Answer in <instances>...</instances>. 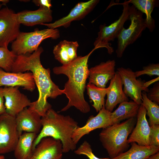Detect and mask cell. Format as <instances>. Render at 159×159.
I'll list each match as a JSON object with an SVG mask.
<instances>
[{
  "label": "cell",
  "mask_w": 159,
  "mask_h": 159,
  "mask_svg": "<svg viewBox=\"0 0 159 159\" xmlns=\"http://www.w3.org/2000/svg\"><path fill=\"white\" fill-rule=\"evenodd\" d=\"M42 47L30 54L17 55L12 65L11 72L23 73L30 71L33 74L39 96L38 100L31 102L29 106L41 117L45 115L51 105L47 101L48 97L55 99L64 94L52 80L49 68H45L41 63L40 57L43 52Z\"/></svg>",
  "instance_id": "cell-1"
},
{
  "label": "cell",
  "mask_w": 159,
  "mask_h": 159,
  "mask_svg": "<svg viewBox=\"0 0 159 159\" xmlns=\"http://www.w3.org/2000/svg\"><path fill=\"white\" fill-rule=\"evenodd\" d=\"M96 49L94 48L85 56L77 57L67 64L53 68L55 74H64L68 78L63 90L64 94L66 95L69 101L59 112L66 111L72 106L84 113L90 111V107L85 99L84 92L89 74L88 60L90 54Z\"/></svg>",
  "instance_id": "cell-2"
},
{
  "label": "cell",
  "mask_w": 159,
  "mask_h": 159,
  "mask_svg": "<svg viewBox=\"0 0 159 159\" xmlns=\"http://www.w3.org/2000/svg\"><path fill=\"white\" fill-rule=\"evenodd\" d=\"M41 124L42 129L33 142V151L41 139L48 137L61 141L64 153L76 149L72 137L78 123L70 116L59 114L51 108L41 117Z\"/></svg>",
  "instance_id": "cell-3"
},
{
  "label": "cell",
  "mask_w": 159,
  "mask_h": 159,
  "mask_svg": "<svg viewBox=\"0 0 159 159\" xmlns=\"http://www.w3.org/2000/svg\"><path fill=\"white\" fill-rule=\"evenodd\" d=\"M136 117L112 125L103 129L99 134L100 140L110 159L126 151L129 147L128 137L134 128Z\"/></svg>",
  "instance_id": "cell-4"
},
{
  "label": "cell",
  "mask_w": 159,
  "mask_h": 159,
  "mask_svg": "<svg viewBox=\"0 0 159 159\" xmlns=\"http://www.w3.org/2000/svg\"><path fill=\"white\" fill-rule=\"evenodd\" d=\"M60 36L59 31L57 29H36L31 32H20L12 42L11 51L17 56L32 54L37 49L44 40L49 38L56 39Z\"/></svg>",
  "instance_id": "cell-5"
},
{
  "label": "cell",
  "mask_w": 159,
  "mask_h": 159,
  "mask_svg": "<svg viewBox=\"0 0 159 159\" xmlns=\"http://www.w3.org/2000/svg\"><path fill=\"white\" fill-rule=\"evenodd\" d=\"M130 24L127 29L122 28L117 38L116 53L119 58L122 57L126 48L139 38L147 28L142 13L133 5L130 6Z\"/></svg>",
  "instance_id": "cell-6"
},
{
  "label": "cell",
  "mask_w": 159,
  "mask_h": 159,
  "mask_svg": "<svg viewBox=\"0 0 159 159\" xmlns=\"http://www.w3.org/2000/svg\"><path fill=\"white\" fill-rule=\"evenodd\" d=\"M129 4L128 1L126 0L122 4L123 6L122 12L117 20L108 26L105 24L100 25L97 37L94 43L95 48H105L110 54L114 52L113 48L110 42L114 41L117 38L124 27L125 23L129 19L130 6Z\"/></svg>",
  "instance_id": "cell-7"
},
{
  "label": "cell",
  "mask_w": 159,
  "mask_h": 159,
  "mask_svg": "<svg viewBox=\"0 0 159 159\" xmlns=\"http://www.w3.org/2000/svg\"><path fill=\"white\" fill-rule=\"evenodd\" d=\"M19 135L15 117L6 113L0 115V155L14 151Z\"/></svg>",
  "instance_id": "cell-8"
},
{
  "label": "cell",
  "mask_w": 159,
  "mask_h": 159,
  "mask_svg": "<svg viewBox=\"0 0 159 159\" xmlns=\"http://www.w3.org/2000/svg\"><path fill=\"white\" fill-rule=\"evenodd\" d=\"M20 26L13 11L7 7L0 9V47L8 48L16 39L20 32Z\"/></svg>",
  "instance_id": "cell-9"
},
{
  "label": "cell",
  "mask_w": 159,
  "mask_h": 159,
  "mask_svg": "<svg viewBox=\"0 0 159 159\" xmlns=\"http://www.w3.org/2000/svg\"><path fill=\"white\" fill-rule=\"evenodd\" d=\"M117 71L121 78L124 85L123 91L126 96L136 103L141 104L142 92H148L149 90L144 86L145 82L140 78L137 79L135 72L129 68L120 67Z\"/></svg>",
  "instance_id": "cell-10"
},
{
  "label": "cell",
  "mask_w": 159,
  "mask_h": 159,
  "mask_svg": "<svg viewBox=\"0 0 159 159\" xmlns=\"http://www.w3.org/2000/svg\"><path fill=\"white\" fill-rule=\"evenodd\" d=\"M111 112L104 106L96 116H90L84 126L78 127L74 130L72 137L74 143L76 145L83 136L94 130L100 128L104 129L112 125Z\"/></svg>",
  "instance_id": "cell-11"
},
{
  "label": "cell",
  "mask_w": 159,
  "mask_h": 159,
  "mask_svg": "<svg viewBox=\"0 0 159 159\" xmlns=\"http://www.w3.org/2000/svg\"><path fill=\"white\" fill-rule=\"evenodd\" d=\"M99 1V0H90L86 2H79L72 9L66 16L54 22L44 23L41 25L52 29H55L62 26L66 28L68 27L72 21L84 18L94 9Z\"/></svg>",
  "instance_id": "cell-12"
},
{
  "label": "cell",
  "mask_w": 159,
  "mask_h": 159,
  "mask_svg": "<svg viewBox=\"0 0 159 159\" xmlns=\"http://www.w3.org/2000/svg\"><path fill=\"white\" fill-rule=\"evenodd\" d=\"M19 87H5L3 88L6 113L14 117L25 108L29 107L32 102L26 95L20 92Z\"/></svg>",
  "instance_id": "cell-13"
},
{
  "label": "cell",
  "mask_w": 159,
  "mask_h": 159,
  "mask_svg": "<svg viewBox=\"0 0 159 159\" xmlns=\"http://www.w3.org/2000/svg\"><path fill=\"white\" fill-rule=\"evenodd\" d=\"M41 116L30 107L25 108L15 117L19 136L23 131L39 133L42 127Z\"/></svg>",
  "instance_id": "cell-14"
},
{
  "label": "cell",
  "mask_w": 159,
  "mask_h": 159,
  "mask_svg": "<svg viewBox=\"0 0 159 159\" xmlns=\"http://www.w3.org/2000/svg\"><path fill=\"white\" fill-rule=\"evenodd\" d=\"M63 153L60 140L46 137L41 140L29 159H62Z\"/></svg>",
  "instance_id": "cell-15"
},
{
  "label": "cell",
  "mask_w": 159,
  "mask_h": 159,
  "mask_svg": "<svg viewBox=\"0 0 159 159\" xmlns=\"http://www.w3.org/2000/svg\"><path fill=\"white\" fill-rule=\"evenodd\" d=\"M146 109L141 104L136 116V125L127 139L128 144L135 142L140 146H150L149 136L150 128L146 119Z\"/></svg>",
  "instance_id": "cell-16"
},
{
  "label": "cell",
  "mask_w": 159,
  "mask_h": 159,
  "mask_svg": "<svg viewBox=\"0 0 159 159\" xmlns=\"http://www.w3.org/2000/svg\"><path fill=\"white\" fill-rule=\"evenodd\" d=\"M116 62L109 60L89 69V82L100 88H105L108 81L115 74Z\"/></svg>",
  "instance_id": "cell-17"
},
{
  "label": "cell",
  "mask_w": 159,
  "mask_h": 159,
  "mask_svg": "<svg viewBox=\"0 0 159 159\" xmlns=\"http://www.w3.org/2000/svg\"><path fill=\"white\" fill-rule=\"evenodd\" d=\"M21 87L24 90L32 92L36 85L31 72L15 73L5 71L0 68V87Z\"/></svg>",
  "instance_id": "cell-18"
},
{
  "label": "cell",
  "mask_w": 159,
  "mask_h": 159,
  "mask_svg": "<svg viewBox=\"0 0 159 159\" xmlns=\"http://www.w3.org/2000/svg\"><path fill=\"white\" fill-rule=\"evenodd\" d=\"M18 22L27 26L41 25L52 21V11L51 9L40 6L37 10H24L16 13Z\"/></svg>",
  "instance_id": "cell-19"
},
{
  "label": "cell",
  "mask_w": 159,
  "mask_h": 159,
  "mask_svg": "<svg viewBox=\"0 0 159 159\" xmlns=\"http://www.w3.org/2000/svg\"><path fill=\"white\" fill-rule=\"evenodd\" d=\"M123 84L120 77L117 72L110 80L109 87L107 88V99L105 104V109L112 112L118 104L128 101L129 99L124 92Z\"/></svg>",
  "instance_id": "cell-20"
},
{
  "label": "cell",
  "mask_w": 159,
  "mask_h": 159,
  "mask_svg": "<svg viewBox=\"0 0 159 159\" xmlns=\"http://www.w3.org/2000/svg\"><path fill=\"white\" fill-rule=\"evenodd\" d=\"M79 45L77 41H61L54 47V58L63 65L67 64L77 57V51Z\"/></svg>",
  "instance_id": "cell-21"
},
{
  "label": "cell",
  "mask_w": 159,
  "mask_h": 159,
  "mask_svg": "<svg viewBox=\"0 0 159 159\" xmlns=\"http://www.w3.org/2000/svg\"><path fill=\"white\" fill-rule=\"evenodd\" d=\"M37 136L34 133L25 132L19 136L14 151L16 159H29L31 157L33 152V142Z\"/></svg>",
  "instance_id": "cell-22"
},
{
  "label": "cell",
  "mask_w": 159,
  "mask_h": 159,
  "mask_svg": "<svg viewBox=\"0 0 159 159\" xmlns=\"http://www.w3.org/2000/svg\"><path fill=\"white\" fill-rule=\"evenodd\" d=\"M140 105L133 101H124L120 104L118 108L111 113L112 125L124 120L136 117Z\"/></svg>",
  "instance_id": "cell-23"
},
{
  "label": "cell",
  "mask_w": 159,
  "mask_h": 159,
  "mask_svg": "<svg viewBox=\"0 0 159 159\" xmlns=\"http://www.w3.org/2000/svg\"><path fill=\"white\" fill-rule=\"evenodd\" d=\"M131 144L129 150L110 159H146L159 151V147L140 146L135 142L132 143Z\"/></svg>",
  "instance_id": "cell-24"
},
{
  "label": "cell",
  "mask_w": 159,
  "mask_h": 159,
  "mask_svg": "<svg viewBox=\"0 0 159 159\" xmlns=\"http://www.w3.org/2000/svg\"><path fill=\"white\" fill-rule=\"evenodd\" d=\"M131 3L138 10L144 13L146 16L145 19L147 28L152 32L155 26V21L151 16V14L154 8L158 7L159 1L156 0H131L128 1Z\"/></svg>",
  "instance_id": "cell-25"
},
{
  "label": "cell",
  "mask_w": 159,
  "mask_h": 159,
  "mask_svg": "<svg viewBox=\"0 0 159 159\" xmlns=\"http://www.w3.org/2000/svg\"><path fill=\"white\" fill-rule=\"evenodd\" d=\"M87 94L93 102L92 106L97 112H99L105 105V97L107 88H100L95 85L88 83L87 86Z\"/></svg>",
  "instance_id": "cell-26"
},
{
  "label": "cell",
  "mask_w": 159,
  "mask_h": 159,
  "mask_svg": "<svg viewBox=\"0 0 159 159\" xmlns=\"http://www.w3.org/2000/svg\"><path fill=\"white\" fill-rule=\"evenodd\" d=\"M141 104L147 111V113L149 117L150 126L155 124H159V106L158 104L151 101L147 98L146 92L143 91L142 93Z\"/></svg>",
  "instance_id": "cell-27"
},
{
  "label": "cell",
  "mask_w": 159,
  "mask_h": 159,
  "mask_svg": "<svg viewBox=\"0 0 159 159\" xmlns=\"http://www.w3.org/2000/svg\"><path fill=\"white\" fill-rule=\"evenodd\" d=\"M16 56L8 48L0 47V68L6 72H11Z\"/></svg>",
  "instance_id": "cell-28"
},
{
  "label": "cell",
  "mask_w": 159,
  "mask_h": 159,
  "mask_svg": "<svg viewBox=\"0 0 159 159\" xmlns=\"http://www.w3.org/2000/svg\"><path fill=\"white\" fill-rule=\"evenodd\" d=\"M77 155H84L89 159H110V158H99L97 157L92 152L91 146L87 141H85L80 146L74 151Z\"/></svg>",
  "instance_id": "cell-29"
},
{
  "label": "cell",
  "mask_w": 159,
  "mask_h": 159,
  "mask_svg": "<svg viewBox=\"0 0 159 159\" xmlns=\"http://www.w3.org/2000/svg\"><path fill=\"white\" fill-rule=\"evenodd\" d=\"M136 77L143 75L146 74L150 77L154 75L159 76V64L152 63L144 66L141 70L135 72Z\"/></svg>",
  "instance_id": "cell-30"
},
{
  "label": "cell",
  "mask_w": 159,
  "mask_h": 159,
  "mask_svg": "<svg viewBox=\"0 0 159 159\" xmlns=\"http://www.w3.org/2000/svg\"><path fill=\"white\" fill-rule=\"evenodd\" d=\"M150 126V145L159 147V124H155Z\"/></svg>",
  "instance_id": "cell-31"
},
{
  "label": "cell",
  "mask_w": 159,
  "mask_h": 159,
  "mask_svg": "<svg viewBox=\"0 0 159 159\" xmlns=\"http://www.w3.org/2000/svg\"><path fill=\"white\" fill-rule=\"evenodd\" d=\"M147 97L151 101L159 104V82L155 83L153 87L149 90Z\"/></svg>",
  "instance_id": "cell-32"
},
{
  "label": "cell",
  "mask_w": 159,
  "mask_h": 159,
  "mask_svg": "<svg viewBox=\"0 0 159 159\" xmlns=\"http://www.w3.org/2000/svg\"><path fill=\"white\" fill-rule=\"evenodd\" d=\"M32 2L37 6L43 7L51 9L52 7L50 0H33Z\"/></svg>",
  "instance_id": "cell-33"
},
{
  "label": "cell",
  "mask_w": 159,
  "mask_h": 159,
  "mask_svg": "<svg viewBox=\"0 0 159 159\" xmlns=\"http://www.w3.org/2000/svg\"><path fill=\"white\" fill-rule=\"evenodd\" d=\"M3 88L0 87V115L6 113L5 107L4 104Z\"/></svg>",
  "instance_id": "cell-34"
},
{
  "label": "cell",
  "mask_w": 159,
  "mask_h": 159,
  "mask_svg": "<svg viewBox=\"0 0 159 159\" xmlns=\"http://www.w3.org/2000/svg\"><path fill=\"white\" fill-rule=\"evenodd\" d=\"M159 81V77L153 79L152 80H150L148 81L145 82L144 83V86L145 88H148V87L150 85L154 83L155 82H157Z\"/></svg>",
  "instance_id": "cell-35"
},
{
  "label": "cell",
  "mask_w": 159,
  "mask_h": 159,
  "mask_svg": "<svg viewBox=\"0 0 159 159\" xmlns=\"http://www.w3.org/2000/svg\"><path fill=\"white\" fill-rule=\"evenodd\" d=\"M146 159H159V152L150 155Z\"/></svg>",
  "instance_id": "cell-36"
},
{
  "label": "cell",
  "mask_w": 159,
  "mask_h": 159,
  "mask_svg": "<svg viewBox=\"0 0 159 159\" xmlns=\"http://www.w3.org/2000/svg\"><path fill=\"white\" fill-rule=\"evenodd\" d=\"M9 1L8 0H0V3L1 2L3 5H6Z\"/></svg>",
  "instance_id": "cell-37"
},
{
  "label": "cell",
  "mask_w": 159,
  "mask_h": 159,
  "mask_svg": "<svg viewBox=\"0 0 159 159\" xmlns=\"http://www.w3.org/2000/svg\"><path fill=\"white\" fill-rule=\"evenodd\" d=\"M0 159H5L4 156V155H0Z\"/></svg>",
  "instance_id": "cell-38"
},
{
  "label": "cell",
  "mask_w": 159,
  "mask_h": 159,
  "mask_svg": "<svg viewBox=\"0 0 159 159\" xmlns=\"http://www.w3.org/2000/svg\"><path fill=\"white\" fill-rule=\"evenodd\" d=\"M2 5H3L2 4L0 3V9H1Z\"/></svg>",
  "instance_id": "cell-39"
}]
</instances>
